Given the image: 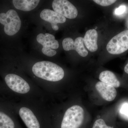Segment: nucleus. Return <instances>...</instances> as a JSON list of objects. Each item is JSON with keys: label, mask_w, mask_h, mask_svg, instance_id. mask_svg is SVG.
Wrapping results in <instances>:
<instances>
[{"label": "nucleus", "mask_w": 128, "mask_h": 128, "mask_svg": "<svg viewBox=\"0 0 128 128\" xmlns=\"http://www.w3.org/2000/svg\"><path fill=\"white\" fill-rule=\"evenodd\" d=\"M126 7L124 5H121L117 8L114 11V13L116 15H122L124 14L126 10Z\"/></svg>", "instance_id": "obj_19"}, {"label": "nucleus", "mask_w": 128, "mask_h": 128, "mask_svg": "<svg viewBox=\"0 0 128 128\" xmlns=\"http://www.w3.org/2000/svg\"><path fill=\"white\" fill-rule=\"evenodd\" d=\"M120 112L121 114L128 118V104L125 103L122 105Z\"/></svg>", "instance_id": "obj_18"}, {"label": "nucleus", "mask_w": 128, "mask_h": 128, "mask_svg": "<svg viewBox=\"0 0 128 128\" xmlns=\"http://www.w3.org/2000/svg\"><path fill=\"white\" fill-rule=\"evenodd\" d=\"M98 34L95 29H90L86 32L83 38V41L88 50L90 52H96L98 49Z\"/></svg>", "instance_id": "obj_12"}, {"label": "nucleus", "mask_w": 128, "mask_h": 128, "mask_svg": "<svg viewBox=\"0 0 128 128\" xmlns=\"http://www.w3.org/2000/svg\"><path fill=\"white\" fill-rule=\"evenodd\" d=\"M84 43L82 37L76 38L74 41L71 38H66L62 41V46L64 50L66 51L74 50L82 57H86L88 52L84 47Z\"/></svg>", "instance_id": "obj_8"}, {"label": "nucleus", "mask_w": 128, "mask_h": 128, "mask_svg": "<svg viewBox=\"0 0 128 128\" xmlns=\"http://www.w3.org/2000/svg\"><path fill=\"white\" fill-rule=\"evenodd\" d=\"M108 53L112 54H119L128 50V30L121 32L108 42L106 46Z\"/></svg>", "instance_id": "obj_4"}, {"label": "nucleus", "mask_w": 128, "mask_h": 128, "mask_svg": "<svg viewBox=\"0 0 128 128\" xmlns=\"http://www.w3.org/2000/svg\"><path fill=\"white\" fill-rule=\"evenodd\" d=\"M33 73L37 77L50 82H57L64 78V70L57 64L43 61L37 62L32 68Z\"/></svg>", "instance_id": "obj_1"}, {"label": "nucleus", "mask_w": 128, "mask_h": 128, "mask_svg": "<svg viewBox=\"0 0 128 128\" xmlns=\"http://www.w3.org/2000/svg\"><path fill=\"white\" fill-rule=\"evenodd\" d=\"M41 19L50 22L53 30L57 31L59 29L57 24L64 23L66 18L64 16L58 14L54 10L49 9H44L40 14Z\"/></svg>", "instance_id": "obj_9"}, {"label": "nucleus", "mask_w": 128, "mask_h": 128, "mask_svg": "<svg viewBox=\"0 0 128 128\" xmlns=\"http://www.w3.org/2000/svg\"><path fill=\"white\" fill-rule=\"evenodd\" d=\"M52 6L54 12L69 19H74L78 16L76 8L69 1L54 0L52 3Z\"/></svg>", "instance_id": "obj_7"}, {"label": "nucleus", "mask_w": 128, "mask_h": 128, "mask_svg": "<svg viewBox=\"0 0 128 128\" xmlns=\"http://www.w3.org/2000/svg\"><path fill=\"white\" fill-rule=\"evenodd\" d=\"M40 1L39 0H13V5L16 9L23 11H30L34 9Z\"/></svg>", "instance_id": "obj_13"}, {"label": "nucleus", "mask_w": 128, "mask_h": 128, "mask_svg": "<svg viewBox=\"0 0 128 128\" xmlns=\"http://www.w3.org/2000/svg\"><path fill=\"white\" fill-rule=\"evenodd\" d=\"M12 118L6 112L0 110V128H15Z\"/></svg>", "instance_id": "obj_15"}, {"label": "nucleus", "mask_w": 128, "mask_h": 128, "mask_svg": "<svg viewBox=\"0 0 128 128\" xmlns=\"http://www.w3.org/2000/svg\"><path fill=\"white\" fill-rule=\"evenodd\" d=\"M19 114L28 128H40L39 121L29 108L26 107L21 108L19 110Z\"/></svg>", "instance_id": "obj_10"}, {"label": "nucleus", "mask_w": 128, "mask_h": 128, "mask_svg": "<svg viewBox=\"0 0 128 128\" xmlns=\"http://www.w3.org/2000/svg\"><path fill=\"white\" fill-rule=\"evenodd\" d=\"M99 78L102 82L110 85L114 88H118L120 86V82L112 72L109 70L102 72L100 74Z\"/></svg>", "instance_id": "obj_14"}, {"label": "nucleus", "mask_w": 128, "mask_h": 128, "mask_svg": "<svg viewBox=\"0 0 128 128\" xmlns=\"http://www.w3.org/2000/svg\"><path fill=\"white\" fill-rule=\"evenodd\" d=\"M5 82L9 89L15 92L26 94L30 90V86L25 80L16 74L10 73L5 76Z\"/></svg>", "instance_id": "obj_6"}, {"label": "nucleus", "mask_w": 128, "mask_h": 128, "mask_svg": "<svg viewBox=\"0 0 128 128\" xmlns=\"http://www.w3.org/2000/svg\"><path fill=\"white\" fill-rule=\"evenodd\" d=\"M92 128H113L108 126L103 119H98L96 120L93 124Z\"/></svg>", "instance_id": "obj_16"}, {"label": "nucleus", "mask_w": 128, "mask_h": 128, "mask_svg": "<svg viewBox=\"0 0 128 128\" xmlns=\"http://www.w3.org/2000/svg\"><path fill=\"white\" fill-rule=\"evenodd\" d=\"M84 110L75 105L68 108L65 113L61 128H78L82 124L84 118Z\"/></svg>", "instance_id": "obj_2"}, {"label": "nucleus", "mask_w": 128, "mask_h": 128, "mask_svg": "<svg viewBox=\"0 0 128 128\" xmlns=\"http://www.w3.org/2000/svg\"><path fill=\"white\" fill-rule=\"evenodd\" d=\"M124 71L127 74H128V63L124 67Z\"/></svg>", "instance_id": "obj_20"}, {"label": "nucleus", "mask_w": 128, "mask_h": 128, "mask_svg": "<svg viewBox=\"0 0 128 128\" xmlns=\"http://www.w3.org/2000/svg\"><path fill=\"white\" fill-rule=\"evenodd\" d=\"M36 40L37 41L43 46L42 52L44 55L48 57H52L56 54L57 52L54 49L58 48L59 44L54 35L49 33L44 34L40 33L37 36Z\"/></svg>", "instance_id": "obj_5"}, {"label": "nucleus", "mask_w": 128, "mask_h": 128, "mask_svg": "<svg viewBox=\"0 0 128 128\" xmlns=\"http://www.w3.org/2000/svg\"><path fill=\"white\" fill-rule=\"evenodd\" d=\"M0 23L4 25L5 33L12 36L19 31L21 21L18 14L15 10L10 9L6 13L0 14Z\"/></svg>", "instance_id": "obj_3"}, {"label": "nucleus", "mask_w": 128, "mask_h": 128, "mask_svg": "<svg viewBox=\"0 0 128 128\" xmlns=\"http://www.w3.org/2000/svg\"><path fill=\"white\" fill-rule=\"evenodd\" d=\"M93 1L102 6H110L114 3L116 0H94Z\"/></svg>", "instance_id": "obj_17"}, {"label": "nucleus", "mask_w": 128, "mask_h": 128, "mask_svg": "<svg viewBox=\"0 0 128 128\" xmlns=\"http://www.w3.org/2000/svg\"><path fill=\"white\" fill-rule=\"evenodd\" d=\"M96 89L102 97L106 100L111 102L114 100L117 95L115 88L102 82L96 84Z\"/></svg>", "instance_id": "obj_11"}]
</instances>
